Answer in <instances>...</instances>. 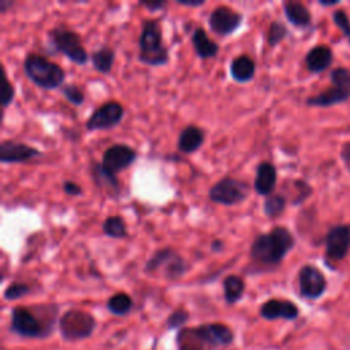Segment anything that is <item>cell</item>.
<instances>
[{
    "label": "cell",
    "instance_id": "6da1fadb",
    "mask_svg": "<svg viewBox=\"0 0 350 350\" xmlns=\"http://www.w3.org/2000/svg\"><path fill=\"white\" fill-rule=\"evenodd\" d=\"M59 308L53 304L23 306L11 309L10 331L18 336L29 339H42L52 334Z\"/></svg>",
    "mask_w": 350,
    "mask_h": 350
},
{
    "label": "cell",
    "instance_id": "7a4b0ae2",
    "mask_svg": "<svg viewBox=\"0 0 350 350\" xmlns=\"http://www.w3.org/2000/svg\"><path fill=\"white\" fill-rule=\"evenodd\" d=\"M137 159V150L126 144H113L103 153L101 163H93L90 171L96 185L109 194H119L120 182L118 172L130 167Z\"/></svg>",
    "mask_w": 350,
    "mask_h": 350
},
{
    "label": "cell",
    "instance_id": "3957f363",
    "mask_svg": "<svg viewBox=\"0 0 350 350\" xmlns=\"http://www.w3.org/2000/svg\"><path fill=\"white\" fill-rule=\"evenodd\" d=\"M178 350H216L234 342V331L223 323H204L180 328L175 338Z\"/></svg>",
    "mask_w": 350,
    "mask_h": 350
},
{
    "label": "cell",
    "instance_id": "277c9868",
    "mask_svg": "<svg viewBox=\"0 0 350 350\" xmlns=\"http://www.w3.org/2000/svg\"><path fill=\"white\" fill-rule=\"evenodd\" d=\"M295 238L284 226H275L268 232L258 234L250 245V258L265 267L279 265L294 247Z\"/></svg>",
    "mask_w": 350,
    "mask_h": 350
},
{
    "label": "cell",
    "instance_id": "5b68a950",
    "mask_svg": "<svg viewBox=\"0 0 350 350\" xmlns=\"http://www.w3.org/2000/svg\"><path fill=\"white\" fill-rule=\"evenodd\" d=\"M138 60L144 64L156 67L164 66L170 60L168 49L163 44V33L159 19H144L138 37Z\"/></svg>",
    "mask_w": 350,
    "mask_h": 350
},
{
    "label": "cell",
    "instance_id": "8992f818",
    "mask_svg": "<svg viewBox=\"0 0 350 350\" xmlns=\"http://www.w3.org/2000/svg\"><path fill=\"white\" fill-rule=\"evenodd\" d=\"M23 70L27 78L41 89L52 90L64 85V70L42 55L27 53L23 60Z\"/></svg>",
    "mask_w": 350,
    "mask_h": 350
},
{
    "label": "cell",
    "instance_id": "52a82bcc",
    "mask_svg": "<svg viewBox=\"0 0 350 350\" xmlns=\"http://www.w3.org/2000/svg\"><path fill=\"white\" fill-rule=\"evenodd\" d=\"M331 86L325 90L306 98L309 107H332L342 104L350 98V70L346 67H335L329 74Z\"/></svg>",
    "mask_w": 350,
    "mask_h": 350
},
{
    "label": "cell",
    "instance_id": "ba28073f",
    "mask_svg": "<svg viewBox=\"0 0 350 350\" xmlns=\"http://www.w3.org/2000/svg\"><path fill=\"white\" fill-rule=\"evenodd\" d=\"M97 327L94 316L81 309H68L57 320L60 336L66 342H78L89 338Z\"/></svg>",
    "mask_w": 350,
    "mask_h": 350
},
{
    "label": "cell",
    "instance_id": "9c48e42d",
    "mask_svg": "<svg viewBox=\"0 0 350 350\" xmlns=\"http://www.w3.org/2000/svg\"><path fill=\"white\" fill-rule=\"evenodd\" d=\"M49 44L53 46L55 52L64 55L70 62L83 66L88 63L89 55L82 45L81 37L74 30L66 26H56L48 31Z\"/></svg>",
    "mask_w": 350,
    "mask_h": 350
},
{
    "label": "cell",
    "instance_id": "30bf717a",
    "mask_svg": "<svg viewBox=\"0 0 350 350\" xmlns=\"http://www.w3.org/2000/svg\"><path fill=\"white\" fill-rule=\"evenodd\" d=\"M161 272L167 280H178L187 271L186 260L172 247L157 249L145 262L144 272Z\"/></svg>",
    "mask_w": 350,
    "mask_h": 350
},
{
    "label": "cell",
    "instance_id": "8fae6325",
    "mask_svg": "<svg viewBox=\"0 0 350 350\" xmlns=\"http://www.w3.org/2000/svg\"><path fill=\"white\" fill-rule=\"evenodd\" d=\"M249 191L250 186L247 182L232 176H224L209 189L208 197L215 204L231 206L245 201L249 196Z\"/></svg>",
    "mask_w": 350,
    "mask_h": 350
},
{
    "label": "cell",
    "instance_id": "7c38bea8",
    "mask_svg": "<svg viewBox=\"0 0 350 350\" xmlns=\"http://www.w3.org/2000/svg\"><path fill=\"white\" fill-rule=\"evenodd\" d=\"M124 116V108L118 101H107L98 105L86 119V130H109L118 126Z\"/></svg>",
    "mask_w": 350,
    "mask_h": 350
},
{
    "label": "cell",
    "instance_id": "4fadbf2b",
    "mask_svg": "<svg viewBox=\"0 0 350 350\" xmlns=\"http://www.w3.org/2000/svg\"><path fill=\"white\" fill-rule=\"evenodd\" d=\"M299 295L306 299H319L327 290L324 273L312 264H305L298 271Z\"/></svg>",
    "mask_w": 350,
    "mask_h": 350
},
{
    "label": "cell",
    "instance_id": "5bb4252c",
    "mask_svg": "<svg viewBox=\"0 0 350 350\" xmlns=\"http://www.w3.org/2000/svg\"><path fill=\"white\" fill-rule=\"evenodd\" d=\"M325 258L331 262L342 261L350 250V226L338 224L328 230L325 239Z\"/></svg>",
    "mask_w": 350,
    "mask_h": 350
},
{
    "label": "cell",
    "instance_id": "9a60e30c",
    "mask_svg": "<svg viewBox=\"0 0 350 350\" xmlns=\"http://www.w3.org/2000/svg\"><path fill=\"white\" fill-rule=\"evenodd\" d=\"M243 15L228 5H219L212 10L208 18L211 30L221 37L232 34L242 25Z\"/></svg>",
    "mask_w": 350,
    "mask_h": 350
},
{
    "label": "cell",
    "instance_id": "2e32d148",
    "mask_svg": "<svg viewBox=\"0 0 350 350\" xmlns=\"http://www.w3.org/2000/svg\"><path fill=\"white\" fill-rule=\"evenodd\" d=\"M260 317L264 320H295L299 316L298 306L290 299H280V298H271L265 301L258 309Z\"/></svg>",
    "mask_w": 350,
    "mask_h": 350
},
{
    "label": "cell",
    "instance_id": "e0dca14e",
    "mask_svg": "<svg viewBox=\"0 0 350 350\" xmlns=\"http://www.w3.org/2000/svg\"><path fill=\"white\" fill-rule=\"evenodd\" d=\"M37 156H41V150L27 144L12 139H3L0 142V161L3 164L25 163Z\"/></svg>",
    "mask_w": 350,
    "mask_h": 350
},
{
    "label": "cell",
    "instance_id": "ac0fdd59",
    "mask_svg": "<svg viewBox=\"0 0 350 350\" xmlns=\"http://www.w3.org/2000/svg\"><path fill=\"white\" fill-rule=\"evenodd\" d=\"M278 180L276 167L269 161L258 163L256 168V176L253 182V189L258 196L268 197L273 193Z\"/></svg>",
    "mask_w": 350,
    "mask_h": 350
},
{
    "label": "cell",
    "instance_id": "d6986e66",
    "mask_svg": "<svg viewBox=\"0 0 350 350\" xmlns=\"http://www.w3.org/2000/svg\"><path fill=\"white\" fill-rule=\"evenodd\" d=\"M332 60H334L332 49L323 44L316 45L312 49H309L305 56L306 68L312 74H320V72L325 71L332 64Z\"/></svg>",
    "mask_w": 350,
    "mask_h": 350
},
{
    "label": "cell",
    "instance_id": "ffe728a7",
    "mask_svg": "<svg viewBox=\"0 0 350 350\" xmlns=\"http://www.w3.org/2000/svg\"><path fill=\"white\" fill-rule=\"evenodd\" d=\"M204 141L205 131L196 124H189L179 133L178 150L183 154H191L201 148Z\"/></svg>",
    "mask_w": 350,
    "mask_h": 350
},
{
    "label": "cell",
    "instance_id": "44dd1931",
    "mask_svg": "<svg viewBox=\"0 0 350 350\" xmlns=\"http://www.w3.org/2000/svg\"><path fill=\"white\" fill-rule=\"evenodd\" d=\"M256 63L247 55L235 56L230 62V75L235 82L246 83L254 78Z\"/></svg>",
    "mask_w": 350,
    "mask_h": 350
},
{
    "label": "cell",
    "instance_id": "7402d4cb",
    "mask_svg": "<svg viewBox=\"0 0 350 350\" xmlns=\"http://www.w3.org/2000/svg\"><path fill=\"white\" fill-rule=\"evenodd\" d=\"M191 44H193L196 55L200 59H212L219 52V45L213 40H211L208 37L206 31L201 26H197L193 30V33H191Z\"/></svg>",
    "mask_w": 350,
    "mask_h": 350
},
{
    "label": "cell",
    "instance_id": "603a6c76",
    "mask_svg": "<svg viewBox=\"0 0 350 350\" xmlns=\"http://www.w3.org/2000/svg\"><path fill=\"white\" fill-rule=\"evenodd\" d=\"M283 12L287 21L294 25L295 27H309L312 23V14L308 7L299 1H284L283 3Z\"/></svg>",
    "mask_w": 350,
    "mask_h": 350
},
{
    "label": "cell",
    "instance_id": "cb8c5ba5",
    "mask_svg": "<svg viewBox=\"0 0 350 350\" xmlns=\"http://www.w3.org/2000/svg\"><path fill=\"white\" fill-rule=\"evenodd\" d=\"M245 293V280L239 275H228L223 280V295L227 305H235Z\"/></svg>",
    "mask_w": 350,
    "mask_h": 350
},
{
    "label": "cell",
    "instance_id": "d4e9b609",
    "mask_svg": "<svg viewBox=\"0 0 350 350\" xmlns=\"http://www.w3.org/2000/svg\"><path fill=\"white\" fill-rule=\"evenodd\" d=\"M90 60L93 67L101 74H109L115 60V51L109 46H100L90 53Z\"/></svg>",
    "mask_w": 350,
    "mask_h": 350
},
{
    "label": "cell",
    "instance_id": "484cf974",
    "mask_svg": "<svg viewBox=\"0 0 350 350\" xmlns=\"http://www.w3.org/2000/svg\"><path fill=\"white\" fill-rule=\"evenodd\" d=\"M107 309L109 313H112L115 316H126L133 309V299L124 291L115 293L113 295H111L108 298Z\"/></svg>",
    "mask_w": 350,
    "mask_h": 350
},
{
    "label": "cell",
    "instance_id": "4316f807",
    "mask_svg": "<svg viewBox=\"0 0 350 350\" xmlns=\"http://www.w3.org/2000/svg\"><path fill=\"white\" fill-rule=\"evenodd\" d=\"M103 232L113 239H123L127 237V226L122 216L112 215L103 221Z\"/></svg>",
    "mask_w": 350,
    "mask_h": 350
},
{
    "label": "cell",
    "instance_id": "83f0119b",
    "mask_svg": "<svg viewBox=\"0 0 350 350\" xmlns=\"http://www.w3.org/2000/svg\"><path fill=\"white\" fill-rule=\"evenodd\" d=\"M286 204H287V201L283 194L272 193L271 196L264 198V202H262L264 215L269 219H276L284 212Z\"/></svg>",
    "mask_w": 350,
    "mask_h": 350
},
{
    "label": "cell",
    "instance_id": "f1b7e54d",
    "mask_svg": "<svg viewBox=\"0 0 350 350\" xmlns=\"http://www.w3.org/2000/svg\"><path fill=\"white\" fill-rule=\"evenodd\" d=\"M288 34L287 26L282 23L280 21H272L269 27H268V34H267V41L271 46H276L279 42H282Z\"/></svg>",
    "mask_w": 350,
    "mask_h": 350
},
{
    "label": "cell",
    "instance_id": "f546056e",
    "mask_svg": "<svg viewBox=\"0 0 350 350\" xmlns=\"http://www.w3.org/2000/svg\"><path fill=\"white\" fill-rule=\"evenodd\" d=\"M31 293V287L26 283L22 282H12L11 284H8L3 293L4 299L7 301H15V299H21L26 295H29Z\"/></svg>",
    "mask_w": 350,
    "mask_h": 350
},
{
    "label": "cell",
    "instance_id": "4dcf8cb0",
    "mask_svg": "<svg viewBox=\"0 0 350 350\" xmlns=\"http://www.w3.org/2000/svg\"><path fill=\"white\" fill-rule=\"evenodd\" d=\"M62 94L66 97V100L74 105H82L85 101V93L78 85L74 83H66L60 88Z\"/></svg>",
    "mask_w": 350,
    "mask_h": 350
},
{
    "label": "cell",
    "instance_id": "1f68e13d",
    "mask_svg": "<svg viewBox=\"0 0 350 350\" xmlns=\"http://www.w3.org/2000/svg\"><path fill=\"white\" fill-rule=\"evenodd\" d=\"M189 317H190V314L186 309H182V308L175 309L168 314V317L165 320V328L167 329H178L183 324L187 323Z\"/></svg>",
    "mask_w": 350,
    "mask_h": 350
},
{
    "label": "cell",
    "instance_id": "d6a6232c",
    "mask_svg": "<svg viewBox=\"0 0 350 350\" xmlns=\"http://www.w3.org/2000/svg\"><path fill=\"white\" fill-rule=\"evenodd\" d=\"M332 21L335 23V26L343 33V36H349L350 34V18L347 15V12L343 8L335 10L332 14Z\"/></svg>",
    "mask_w": 350,
    "mask_h": 350
},
{
    "label": "cell",
    "instance_id": "836d02e7",
    "mask_svg": "<svg viewBox=\"0 0 350 350\" xmlns=\"http://www.w3.org/2000/svg\"><path fill=\"white\" fill-rule=\"evenodd\" d=\"M15 96V88L14 85L8 81L5 72L3 71V85H1V93H0V100H1V107L7 108Z\"/></svg>",
    "mask_w": 350,
    "mask_h": 350
},
{
    "label": "cell",
    "instance_id": "e575fe53",
    "mask_svg": "<svg viewBox=\"0 0 350 350\" xmlns=\"http://www.w3.org/2000/svg\"><path fill=\"white\" fill-rule=\"evenodd\" d=\"M294 187L297 189L298 193H297L295 198L291 201L293 205H299V204H302V202L312 194V187L309 186L308 182H305V180H302V179L294 180Z\"/></svg>",
    "mask_w": 350,
    "mask_h": 350
},
{
    "label": "cell",
    "instance_id": "d590c367",
    "mask_svg": "<svg viewBox=\"0 0 350 350\" xmlns=\"http://www.w3.org/2000/svg\"><path fill=\"white\" fill-rule=\"evenodd\" d=\"M63 190L67 196H72V197H78L82 194V189L78 183L72 182V180H64L63 182Z\"/></svg>",
    "mask_w": 350,
    "mask_h": 350
},
{
    "label": "cell",
    "instance_id": "8d00e7d4",
    "mask_svg": "<svg viewBox=\"0 0 350 350\" xmlns=\"http://www.w3.org/2000/svg\"><path fill=\"white\" fill-rule=\"evenodd\" d=\"M340 157H342V161H343L346 170L350 172V141H347L342 145Z\"/></svg>",
    "mask_w": 350,
    "mask_h": 350
},
{
    "label": "cell",
    "instance_id": "74e56055",
    "mask_svg": "<svg viewBox=\"0 0 350 350\" xmlns=\"http://www.w3.org/2000/svg\"><path fill=\"white\" fill-rule=\"evenodd\" d=\"M141 4L148 8L149 11H159L161 8L165 7V1H161V0H156V1H141Z\"/></svg>",
    "mask_w": 350,
    "mask_h": 350
},
{
    "label": "cell",
    "instance_id": "f35d334b",
    "mask_svg": "<svg viewBox=\"0 0 350 350\" xmlns=\"http://www.w3.org/2000/svg\"><path fill=\"white\" fill-rule=\"evenodd\" d=\"M179 5H183V7H194V8H197V7H201V5H204L205 4V1L204 0H196V1H189V0H178L176 1Z\"/></svg>",
    "mask_w": 350,
    "mask_h": 350
},
{
    "label": "cell",
    "instance_id": "ab89813d",
    "mask_svg": "<svg viewBox=\"0 0 350 350\" xmlns=\"http://www.w3.org/2000/svg\"><path fill=\"white\" fill-rule=\"evenodd\" d=\"M211 249H212V252H215V253L223 252V249H224V242H223L221 239H215V241H212V243H211Z\"/></svg>",
    "mask_w": 350,
    "mask_h": 350
},
{
    "label": "cell",
    "instance_id": "60d3db41",
    "mask_svg": "<svg viewBox=\"0 0 350 350\" xmlns=\"http://www.w3.org/2000/svg\"><path fill=\"white\" fill-rule=\"evenodd\" d=\"M14 4L12 0H0V11L5 12L8 8H11Z\"/></svg>",
    "mask_w": 350,
    "mask_h": 350
},
{
    "label": "cell",
    "instance_id": "b9f144b4",
    "mask_svg": "<svg viewBox=\"0 0 350 350\" xmlns=\"http://www.w3.org/2000/svg\"><path fill=\"white\" fill-rule=\"evenodd\" d=\"M339 1L338 0H334V1H324V0H320L319 4L323 5V7H332V5H336Z\"/></svg>",
    "mask_w": 350,
    "mask_h": 350
},
{
    "label": "cell",
    "instance_id": "7bdbcfd3",
    "mask_svg": "<svg viewBox=\"0 0 350 350\" xmlns=\"http://www.w3.org/2000/svg\"><path fill=\"white\" fill-rule=\"evenodd\" d=\"M347 40H349V42H350V34H349V36H347Z\"/></svg>",
    "mask_w": 350,
    "mask_h": 350
}]
</instances>
